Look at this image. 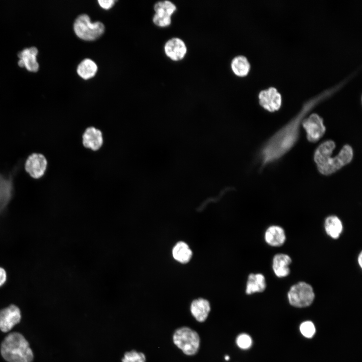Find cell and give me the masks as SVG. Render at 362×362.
<instances>
[{
	"label": "cell",
	"mask_w": 362,
	"mask_h": 362,
	"mask_svg": "<svg viewBox=\"0 0 362 362\" xmlns=\"http://www.w3.org/2000/svg\"><path fill=\"white\" fill-rule=\"evenodd\" d=\"M324 96H318L307 102L294 118L265 143L258 155L262 167L279 160L292 148L299 138L304 117Z\"/></svg>",
	"instance_id": "1"
},
{
	"label": "cell",
	"mask_w": 362,
	"mask_h": 362,
	"mask_svg": "<svg viewBox=\"0 0 362 362\" xmlns=\"http://www.w3.org/2000/svg\"><path fill=\"white\" fill-rule=\"evenodd\" d=\"M335 148L334 142L328 140L321 143L314 152V161L318 171L322 174L328 175L332 174L352 160L353 151L349 145H344L338 154L332 157Z\"/></svg>",
	"instance_id": "2"
},
{
	"label": "cell",
	"mask_w": 362,
	"mask_h": 362,
	"mask_svg": "<svg viewBox=\"0 0 362 362\" xmlns=\"http://www.w3.org/2000/svg\"><path fill=\"white\" fill-rule=\"evenodd\" d=\"M1 353L8 362H31L33 353L28 342L21 333L9 334L1 345Z\"/></svg>",
	"instance_id": "3"
},
{
	"label": "cell",
	"mask_w": 362,
	"mask_h": 362,
	"mask_svg": "<svg viewBox=\"0 0 362 362\" xmlns=\"http://www.w3.org/2000/svg\"><path fill=\"white\" fill-rule=\"evenodd\" d=\"M174 344L186 355H195L200 347V337L194 329L188 326L177 328L172 335Z\"/></svg>",
	"instance_id": "4"
},
{
	"label": "cell",
	"mask_w": 362,
	"mask_h": 362,
	"mask_svg": "<svg viewBox=\"0 0 362 362\" xmlns=\"http://www.w3.org/2000/svg\"><path fill=\"white\" fill-rule=\"evenodd\" d=\"M73 31L77 37L85 41H94L104 33L105 27L100 21L91 22L88 15H79L73 23Z\"/></svg>",
	"instance_id": "5"
},
{
	"label": "cell",
	"mask_w": 362,
	"mask_h": 362,
	"mask_svg": "<svg viewBox=\"0 0 362 362\" xmlns=\"http://www.w3.org/2000/svg\"><path fill=\"white\" fill-rule=\"evenodd\" d=\"M314 298L315 294L312 287L305 282H300L293 285L288 293L290 304L298 308L310 306Z\"/></svg>",
	"instance_id": "6"
},
{
	"label": "cell",
	"mask_w": 362,
	"mask_h": 362,
	"mask_svg": "<svg viewBox=\"0 0 362 362\" xmlns=\"http://www.w3.org/2000/svg\"><path fill=\"white\" fill-rule=\"evenodd\" d=\"M20 165L21 164L16 166L9 174L0 172V215L6 210L13 196L14 178Z\"/></svg>",
	"instance_id": "7"
},
{
	"label": "cell",
	"mask_w": 362,
	"mask_h": 362,
	"mask_svg": "<svg viewBox=\"0 0 362 362\" xmlns=\"http://www.w3.org/2000/svg\"><path fill=\"white\" fill-rule=\"evenodd\" d=\"M308 140L312 143L318 141L325 134L326 128L323 119L316 113L304 119L302 123Z\"/></svg>",
	"instance_id": "8"
},
{
	"label": "cell",
	"mask_w": 362,
	"mask_h": 362,
	"mask_svg": "<svg viewBox=\"0 0 362 362\" xmlns=\"http://www.w3.org/2000/svg\"><path fill=\"white\" fill-rule=\"evenodd\" d=\"M80 139L83 147L92 152L99 151L103 146L105 141L103 131L94 126L85 128Z\"/></svg>",
	"instance_id": "9"
},
{
	"label": "cell",
	"mask_w": 362,
	"mask_h": 362,
	"mask_svg": "<svg viewBox=\"0 0 362 362\" xmlns=\"http://www.w3.org/2000/svg\"><path fill=\"white\" fill-rule=\"evenodd\" d=\"M47 167V160L42 154L34 153L30 155L25 162V169L31 177L35 179L44 176Z\"/></svg>",
	"instance_id": "10"
},
{
	"label": "cell",
	"mask_w": 362,
	"mask_h": 362,
	"mask_svg": "<svg viewBox=\"0 0 362 362\" xmlns=\"http://www.w3.org/2000/svg\"><path fill=\"white\" fill-rule=\"evenodd\" d=\"M166 56L172 61L183 60L187 53V47L185 41L177 37L167 40L164 45Z\"/></svg>",
	"instance_id": "11"
},
{
	"label": "cell",
	"mask_w": 362,
	"mask_h": 362,
	"mask_svg": "<svg viewBox=\"0 0 362 362\" xmlns=\"http://www.w3.org/2000/svg\"><path fill=\"white\" fill-rule=\"evenodd\" d=\"M20 309L15 305L2 309L0 311V330L4 332L11 330L21 320Z\"/></svg>",
	"instance_id": "12"
},
{
	"label": "cell",
	"mask_w": 362,
	"mask_h": 362,
	"mask_svg": "<svg viewBox=\"0 0 362 362\" xmlns=\"http://www.w3.org/2000/svg\"><path fill=\"white\" fill-rule=\"evenodd\" d=\"M259 103L269 112L279 110L282 104V97L277 89L270 87L260 91L258 94Z\"/></svg>",
	"instance_id": "13"
},
{
	"label": "cell",
	"mask_w": 362,
	"mask_h": 362,
	"mask_svg": "<svg viewBox=\"0 0 362 362\" xmlns=\"http://www.w3.org/2000/svg\"><path fill=\"white\" fill-rule=\"evenodd\" d=\"M38 50L36 47H31L24 49L18 54L20 58L18 64L21 67H25L30 71H37L39 69V64L36 58Z\"/></svg>",
	"instance_id": "14"
},
{
	"label": "cell",
	"mask_w": 362,
	"mask_h": 362,
	"mask_svg": "<svg viewBox=\"0 0 362 362\" xmlns=\"http://www.w3.org/2000/svg\"><path fill=\"white\" fill-rule=\"evenodd\" d=\"M211 311V306L208 300L200 298L194 300L190 306V312L193 317L199 322H205Z\"/></svg>",
	"instance_id": "15"
},
{
	"label": "cell",
	"mask_w": 362,
	"mask_h": 362,
	"mask_svg": "<svg viewBox=\"0 0 362 362\" xmlns=\"http://www.w3.org/2000/svg\"><path fill=\"white\" fill-rule=\"evenodd\" d=\"M291 257L285 253H278L273 259L272 267L274 274L278 278H285L290 273Z\"/></svg>",
	"instance_id": "16"
},
{
	"label": "cell",
	"mask_w": 362,
	"mask_h": 362,
	"mask_svg": "<svg viewBox=\"0 0 362 362\" xmlns=\"http://www.w3.org/2000/svg\"><path fill=\"white\" fill-rule=\"evenodd\" d=\"M266 243L273 247L282 246L286 241V235L284 229L278 225L268 227L264 233Z\"/></svg>",
	"instance_id": "17"
},
{
	"label": "cell",
	"mask_w": 362,
	"mask_h": 362,
	"mask_svg": "<svg viewBox=\"0 0 362 362\" xmlns=\"http://www.w3.org/2000/svg\"><path fill=\"white\" fill-rule=\"evenodd\" d=\"M266 287L264 276L261 274H250L248 277L246 293L250 295L263 292Z\"/></svg>",
	"instance_id": "18"
},
{
	"label": "cell",
	"mask_w": 362,
	"mask_h": 362,
	"mask_svg": "<svg viewBox=\"0 0 362 362\" xmlns=\"http://www.w3.org/2000/svg\"><path fill=\"white\" fill-rule=\"evenodd\" d=\"M324 229L326 234L330 237L334 239H337L343 231L342 221L336 216H329L325 219Z\"/></svg>",
	"instance_id": "19"
},
{
	"label": "cell",
	"mask_w": 362,
	"mask_h": 362,
	"mask_svg": "<svg viewBox=\"0 0 362 362\" xmlns=\"http://www.w3.org/2000/svg\"><path fill=\"white\" fill-rule=\"evenodd\" d=\"M231 69L233 73L239 77L246 76L249 72L250 64L246 57L242 55L235 56L231 60Z\"/></svg>",
	"instance_id": "20"
},
{
	"label": "cell",
	"mask_w": 362,
	"mask_h": 362,
	"mask_svg": "<svg viewBox=\"0 0 362 362\" xmlns=\"http://www.w3.org/2000/svg\"><path fill=\"white\" fill-rule=\"evenodd\" d=\"M98 71L96 62L89 58L82 60L78 65L77 73L82 79L87 80L95 76Z\"/></svg>",
	"instance_id": "21"
},
{
	"label": "cell",
	"mask_w": 362,
	"mask_h": 362,
	"mask_svg": "<svg viewBox=\"0 0 362 362\" xmlns=\"http://www.w3.org/2000/svg\"><path fill=\"white\" fill-rule=\"evenodd\" d=\"M172 256L174 259L182 263H186L191 259L193 252L189 245L183 241L175 244L172 249Z\"/></svg>",
	"instance_id": "22"
},
{
	"label": "cell",
	"mask_w": 362,
	"mask_h": 362,
	"mask_svg": "<svg viewBox=\"0 0 362 362\" xmlns=\"http://www.w3.org/2000/svg\"><path fill=\"white\" fill-rule=\"evenodd\" d=\"M155 14L162 16H169L175 13L177 10L176 5L168 0H164L156 2L153 6Z\"/></svg>",
	"instance_id": "23"
},
{
	"label": "cell",
	"mask_w": 362,
	"mask_h": 362,
	"mask_svg": "<svg viewBox=\"0 0 362 362\" xmlns=\"http://www.w3.org/2000/svg\"><path fill=\"white\" fill-rule=\"evenodd\" d=\"M121 362H146L145 354L135 349L126 351L121 359Z\"/></svg>",
	"instance_id": "24"
},
{
	"label": "cell",
	"mask_w": 362,
	"mask_h": 362,
	"mask_svg": "<svg viewBox=\"0 0 362 362\" xmlns=\"http://www.w3.org/2000/svg\"><path fill=\"white\" fill-rule=\"evenodd\" d=\"M235 343L237 346L240 349L247 350L251 347L252 339L249 334L246 333H241L237 336Z\"/></svg>",
	"instance_id": "25"
},
{
	"label": "cell",
	"mask_w": 362,
	"mask_h": 362,
	"mask_svg": "<svg viewBox=\"0 0 362 362\" xmlns=\"http://www.w3.org/2000/svg\"><path fill=\"white\" fill-rule=\"evenodd\" d=\"M300 330L302 335L307 338L312 337L315 332L314 324L309 321L302 323L300 325Z\"/></svg>",
	"instance_id": "26"
},
{
	"label": "cell",
	"mask_w": 362,
	"mask_h": 362,
	"mask_svg": "<svg viewBox=\"0 0 362 362\" xmlns=\"http://www.w3.org/2000/svg\"><path fill=\"white\" fill-rule=\"evenodd\" d=\"M153 23L159 27H166L171 23V17L162 16L154 14L152 18Z\"/></svg>",
	"instance_id": "27"
},
{
	"label": "cell",
	"mask_w": 362,
	"mask_h": 362,
	"mask_svg": "<svg viewBox=\"0 0 362 362\" xmlns=\"http://www.w3.org/2000/svg\"><path fill=\"white\" fill-rule=\"evenodd\" d=\"M99 6L105 10H109L112 8L115 5V1L114 0H99L98 1Z\"/></svg>",
	"instance_id": "28"
},
{
	"label": "cell",
	"mask_w": 362,
	"mask_h": 362,
	"mask_svg": "<svg viewBox=\"0 0 362 362\" xmlns=\"http://www.w3.org/2000/svg\"><path fill=\"white\" fill-rule=\"evenodd\" d=\"M7 281V273L4 268L0 267V287L3 286Z\"/></svg>",
	"instance_id": "29"
},
{
	"label": "cell",
	"mask_w": 362,
	"mask_h": 362,
	"mask_svg": "<svg viewBox=\"0 0 362 362\" xmlns=\"http://www.w3.org/2000/svg\"><path fill=\"white\" fill-rule=\"evenodd\" d=\"M357 261L360 267H361L362 266V253L361 252H360L357 258Z\"/></svg>",
	"instance_id": "30"
},
{
	"label": "cell",
	"mask_w": 362,
	"mask_h": 362,
	"mask_svg": "<svg viewBox=\"0 0 362 362\" xmlns=\"http://www.w3.org/2000/svg\"><path fill=\"white\" fill-rule=\"evenodd\" d=\"M224 359H225V360L228 361V360L230 359V356H229V355H227V354L225 355L224 356Z\"/></svg>",
	"instance_id": "31"
}]
</instances>
